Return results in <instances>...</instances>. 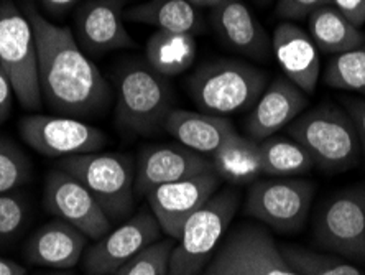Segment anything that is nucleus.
<instances>
[{
	"instance_id": "f257e3e1",
	"label": "nucleus",
	"mask_w": 365,
	"mask_h": 275,
	"mask_svg": "<svg viewBox=\"0 0 365 275\" xmlns=\"http://www.w3.org/2000/svg\"><path fill=\"white\" fill-rule=\"evenodd\" d=\"M24 14L34 26L38 76L46 104L69 117L98 116L110 102V86L68 26L55 25L31 2Z\"/></svg>"
},
{
	"instance_id": "f03ea898",
	"label": "nucleus",
	"mask_w": 365,
	"mask_h": 275,
	"mask_svg": "<svg viewBox=\"0 0 365 275\" xmlns=\"http://www.w3.org/2000/svg\"><path fill=\"white\" fill-rule=\"evenodd\" d=\"M265 88L264 71L227 58L201 64L187 79V91L201 112L221 117L252 109Z\"/></svg>"
},
{
	"instance_id": "7ed1b4c3",
	"label": "nucleus",
	"mask_w": 365,
	"mask_h": 275,
	"mask_svg": "<svg viewBox=\"0 0 365 275\" xmlns=\"http://www.w3.org/2000/svg\"><path fill=\"white\" fill-rule=\"evenodd\" d=\"M239 204V193L234 188H224L197 209L176 239L168 275H200L227 234Z\"/></svg>"
},
{
	"instance_id": "20e7f679",
	"label": "nucleus",
	"mask_w": 365,
	"mask_h": 275,
	"mask_svg": "<svg viewBox=\"0 0 365 275\" xmlns=\"http://www.w3.org/2000/svg\"><path fill=\"white\" fill-rule=\"evenodd\" d=\"M288 137L297 140L314 164L332 171L352 166L362 150L351 116L331 104L294 119L288 126Z\"/></svg>"
},
{
	"instance_id": "39448f33",
	"label": "nucleus",
	"mask_w": 365,
	"mask_h": 275,
	"mask_svg": "<svg viewBox=\"0 0 365 275\" xmlns=\"http://www.w3.org/2000/svg\"><path fill=\"white\" fill-rule=\"evenodd\" d=\"M117 121L122 127L148 136L171 111L173 93L165 76L153 71L147 63H127L115 71Z\"/></svg>"
},
{
	"instance_id": "423d86ee",
	"label": "nucleus",
	"mask_w": 365,
	"mask_h": 275,
	"mask_svg": "<svg viewBox=\"0 0 365 275\" xmlns=\"http://www.w3.org/2000/svg\"><path fill=\"white\" fill-rule=\"evenodd\" d=\"M0 68L12 83L20 104L38 111L43 96L34 26L12 0L0 2Z\"/></svg>"
},
{
	"instance_id": "0eeeda50",
	"label": "nucleus",
	"mask_w": 365,
	"mask_h": 275,
	"mask_svg": "<svg viewBox=\"0 0 365 275\" xmlns=\"http://www.w3.org/2000/svg\"><path fill=\"white\" fill-rule=\"evenodd\" d=\"M60 169L88 188L110 221H125L133 208L135 165L122 154H86L61 159Z\"/></svg>"
},
{
	"instance_id": "6e6552de",
	"label": "nucleus",
	"mask_w": 365,
	"mask_h": 275,
	"mask_svg": "<svg viewBox=\"0 0 365 275\" xmlns=\"http://www.w3.org/2000/svg\"><path fill=\"white\" fill-rule=\"evenodd\" d=\"M200 275H299L280 246L259 226L240 224L227 234Z\"/></svg>"
},
{
	"instance_id": "1a4fd4ad",
	"label": "nucleus",
	"mask_w": 365,
	"mask_h": 275,
	"mask_svg": "<svg viewBox=\"0 0 365 275\" xmlns=\"http://www.w3.org/2000/svg\"><path fill=\"white\" fill-rule=\"evenodd\" d=\"M314 185L299 178L257 180L245 199V214L280 231L294 233L302 229L309 214Z\"/></svg>"
},
{
	"instance_id": "9d476101",
	"label": "nucleus",
	"mask_w": 365,
	"mask_h": 275,
	"mask_svg": "<svg viewBox=\"0 0 365 275\" xmlns=\"http://www.w3.org/2000/svg\"><path fill=\"white\" fill-rule=\"evenodd\" d=\"M19 132L31 149L50 159L94 154L106 145L104 132L69 116H26L19 124Z\"/></svg>"
},
{
	"instance_id": "9b49d317",
	"label": "nucleus",
	"mask_w": 365,
	"mask_h": 275,
	"mask_svg": "<svg viewBox=\"0 0 365 275\" xmlns=\"http://www.w3.org/2000/svg\"><path fill=\"white\" fill-rule=\"evenodd\" d=\"M314 236L337 254L365 261V188H352L329 199L319 213Z\"/></svg>"
},
{
	"instance_id": "f8f14e48",
	"label": "nucleus",
	"mask_w": 365,
	"mask_h": 275,
	"mask_svg": "<svg viewBox=\"0 0 365 275\" xmlns=\"http://www.w3.org/2000/svg\"><path fill=\"white\" fill-rule=\"evenodd\" d=\"M45 204L48 211L64 223L74 226L91 239H101L112 228V221L107 218L98 199L91 195L78 178L61 170L60 166L48 174Z\"/></svg>"
},
{
	"instance_id": "ddd939ff",
	"label": "nucleus",
	"mask_w": 365,
	"mask_h": 275,
	"mask_svg": "<svg viewBox=\"0 0 365 275\" xmlns=\"http://www.w3.org/2000/svg\"><path fill=\"white\" fill-rule=\"evenodd\" d=\"M157 218L152 211H140L127 218L91 247L84 259L89 275H112L162 237Z\"/></svg>"
},
{
	"instance_id": "4468645a",
	"label": "nucleus",
	"mask_w": 365,
	"mask_h": 275,
	"mask_svg": "<svg viewBox=\"0 0 365 275\" xmlns=\"http://www.w3.org/2000/svg\"><path fill=\"white\" fill-rule=\"evenodd\" d=\"M219 186L221 178L212 170L157 186L145 196L163 233L171 239H178L186 221L216 195Z\"/></svg>"
},
{
	"instance_id": "2eb2a0df",
	"label": "nucleus",
	"mask_w": 365,
	"mask_h": 275,
	"mask_svg": "<svg viewBox=\"0 0 365 275\" xmlns=\"http://www.w3.org/2000/svg\"><path fill=\"white\" fill-rule=\"evenodd\" d=\"M211 159L182 145H152L142 149L135 166V191L147 195L153 188L212 171Z\"/></svg>"
},
{
	"instance_id": "dca6fc26",
	"label": "nucleus",
	"mask_w": 365,
	"mask_h": 275,
	"mask_svg": "<svg viewBox=\"0 0 365 275\" xmlns=\"http://www.w3.org/2000/svg\"><path fill=\"white\" fill-rule=\"evenodd\" d=\"M125 0H89L76 14V40L84 51L101 53L133 48L135 41L123 25Z\"/></svg>"
},
{
	"instance_id": "f3484780",
	"label": "nucleus",
	"mask_w": 365,
	"mask_h": 275,
	"mask_svg": "<svg viewBox=\"0 0 365 275\" xmlns=\"http://www.w3.org/2000/svg\"><path fill=\"white\" fill-rule=\"evenodd\" d=\"M272 53L284 78L304 94H313L321 74L319 50L309 34L294 21H282L273 31Z\"/></svg>"
},
{
	"instance_id": "a211bd4d",
	"label": "nucleus",
	"mask_w": 365,
	"mask_h": 275,
	"mask_svg": "<svg viewBox=\"0 0 365 275\" xmlns=\"http://www.w3.org/2000/svg\"><path fill=\"white\" fill-rule=\"evenodd\" d=\"M306 106L308 94L287 78H277L250 109L245 122L247 134L257 142L270 139L302 116Z\"/></svg>"
},
{
	"instance_id": "6ab92c4d",
	"label": "nucleus",
	"mask_w": 365,
	"mask_h": 275,
	"mask_svg": "<svg viewBox=\"0 0 365 275\" xmlns=\"http://www.w3.org/2000/svg\"><path fill=\"white\" fill-rule=\"evenodd\" d=\"M212 26L221 40L240 55L267 59L272 40L242 0H224L212 9Z\"/></svg>"
},
{
	"instance_id": "aec40b11",
	"label": "nucleus",
	"mask_w": 365,
	"mask_h": 275,
	"mask_svg": "<svg viewBox=\"0 0 365 275\" xmlns=\"http://www.w3.org/2000/svg\"><path fill=\"white\" fill-rule=\"evenodd\" d=\"M163 129L182 147L209 159L237 132L229 119L182 109H171Z\"/></svg>"
},
{
	"instance_id": "412c9836",
	"label": "nucleus",
	"mask_w": 365,
	"mask_h": 275,
	"mask_svg": "<svg viewBox=\"0 0 365 275\" xmlns=\"http://www.w3.org/2000/svg\"><path fill=\"white\" fill-rule=\"evenodd\" d=\"M86 237L81 231L64 221H53L36 231L25 246L26 261L35 266L60 269H73L83 257Z\"/></svg>"
},
{
	"instance_id": "4be33fe9",
	"label": "nucleus",
	"mask_w": 365,
	"mask_h": 275,
	"mask_svg": "<svg viewBox=\"0 0 365 275\" xmlns=\"http://www.w3.org/2000/svg\"><path fill=\"white\" fill-rule=\"evenodd\" d=\"M123 19L176 34L197 35L204 29L200 12L187 0H147L125 9Z\"/></svg>"
},
{
	"instance_id": "5701e85b",
	"label": "nucleus",
	"mask_w": 365,
	"mask_h": 275,
	"mask_svg": "<svg viewBox=\"0 0 365 275\" xmlns=\"http://www.w3.org/2000/svg\"><path fill=\"white\" fill-rule=\"evenodd\" d=\"M212 169L221 180L247 185L264 175L260 142L235 132L211 157Z\"/></svg>"
},
{
	"instance_id": "b1692460",
	"label": "nucleus",
	"mask_w": 365,
	"mask_h": 275,
	"mask_svg": "<svg viewBox=\"0 0 365 275\" xmlns=\"http://www.w3.org/2000/svg\"><path fill=\"white\" fill-rule=\"evenodd\" d=\"M197 55L195 35L157 30L145 45V63L165 78L190 69Z\"/></svg>"
},
{
	"instance_id": "393cba45",
	"label": "nucleus",
	"mask_w": 365,
	"mask_h": 275,
	"mask_svg": "<svg viewBox=\"0 0 365 275\" xmlns=\"http://www.w3.org/2000/svg\"><path fill=\"white\" fill-rule=\"evenodd\" d=\"M309 36L319 51L339 55L365 43V34L349 21L334 5L326 4L308 19Z\"/></svg>"
},
{
	"instance_id": "a878e982",
	"label": "nucleus",
	"mask_w": 365,
	"mask_h": 275,
	"mask_svg": "<svg viewBox=\"0 0 365 275\" xmlns=\"http://www.w3.org/2000/svg\"><path fill=\"white\" fill-rule=\"evenodd\" d=\"M264 175L292 178L313 169L314 161L297 140L289 137H270L260 142Z\"/></svg>"
},
{
	"instance_id": "bb28decb",
	"label": "nucleus",
	"mask_w": 365,
	"mask_h": 275,
	"mask_svg": "<svg viewBox=\"0 0 365 275\" xmlns=\"http://www.w3.org/2000/svg\"><path fill=\"white\" fill-rule=\"evenodd\" d=\"M326 86L365 94V43L334 55L324 73Z\"/></svg>"
},
{
	"instance_id": "cd10ccee",
	"label": "nucleus",
	"mask_w": 365,
	"mask_h": 275,
	"mask_svg": "<svg viewBox=\"0 0 365 275\" xmlns=\"http://www.w3.org/2000/svg\"><path fill=\"white\" fill-rule=\"evenodd\" d=\"M283 257L299 275H365L361 269L341 259L302 249V247H280Z\"/></svg>"
},
{
	"instance_id": "c85d7f7f",
	"label": "nucleus",
	"mask_w": 365,
	"mask_h": 275,
	"mask_svg": "<svg viewBox=\"0 0 365 275\" xmlns=\"http://www.w3.org/2000/svg\"><path fill=\"white\" fill-rule=\"evenodd\" d=\"M173 242L160 239L148 246L147 249L130 259L127 264L112 275H168L170 256L173 251Z\"/></svg>"
},
{
	"instance_id": "c756f323",
	"label": "nucleus",
	"mask_w": 365,
	"mask_h": 275,
	"mask_svg": "<svg viewBox=\"0 0 365 275\" xmlns=\"http://www.w3.org/2000/svg\"><path fill=\"white\" fill-rule=\"evenodd\" d=\"M30 164L17 145L0 137V195L14 191L29 180Z\"/></svg>"
},
{
	"instance_id": "7c9ffc66",
	"label": "nucleus",
	"mask_w": 365,
	"mask_h": 275,
	"mask_svg": "<svg viewBox=\"0 0 365 275\" xmlns=\"http://www.w3.org/2000/svg\"><path fill=\"white\" fill-rule=\"evenodd\" d=\"M29 218V204L21 196L5 193L0 195V241L17 236Z\"/></svg>"
},
{
	"instance_id": "2f4dec72",
	"label": "nucleus",
	"mask_w": 365,
	"mask_h": 275,
	"mask_svg": "<svg viewBox=\"0 0 365 275\" xmlns=\"http://www.w3.org/2000/svg\"><path fill=\"white\" fill-rule=\"evenodd\" d=\"M329 0H277V15L283 21L306 20Z\"/></svg>"
},
{
	"instance_id": "473e14b6",
	"label": "nucleus",
	"mask_w": 365,
	"mask_h": 275,
	"mask_svg": "<svg viewBox=\"0 0 365 275\" xmlns=\"http://www.w3.org/2000/svg\"><path fill=\"white\" fill-rule=\"evenodd\" d=\"M329 4L359 29L365 24V0H329Z\"/></svg>"
},
{
	"instance_id": "72a5a7b5",
	"label": "nucleus",
	"mask_w": 365,
	"mask_h": 275,
	"mask_svg": "<svg viewBox=\"0 0 365 275\" xmlns=\"http://www.w3.org/2000/svg\"><path fill=\"white\" fill-rule=\"evenodd\" d=\"M346 112L351 116L354 126H356L361 147L365 152V101L364 99H349L346 101Z\"/></svg>"
},
{
	"instance_id": "f704fd0d",
	"label": "nucleus",
	"mask_w": 365,
	"mask_h": 275,
	"mask_svg": "<svg viewBox=\"0 0 365 275\" xmlns=\"http://www.w3.org/2000/svg\"><path fill=\"white\" fill-rule=\"evenodd\" d=\"M14 88L7 74L4 73V69L0 68V124H4L10 116L14 104Z\"/></svg>"
},
{
	"instance_id": "c9c22d12",
	"label": "nucleus",
	"mask_w": 365,
	"mask_h": 275,
	"mask_svg": "<svg viewBox=\"0 0 365 275\" xmlns=\"http://www.w3.org/2000/svg\"><path fill=\"white\" fill-rule=\"evenodd\" d=\"M40 2L43 7L48 10V12L60 15L71 9L73 5L78 2V0H40Z\"/></svg>"
},
{
	"instance_id": "e433bc0d",
	"label": "nucleus",
	"mask_w": 365,
	"mask_h": 275,
	"mask_svg": "<svg viewBox=\"0 0 365 275\" xmlns=\"http://www.w3.org/2000/svg\"><path fill=\"white\" fill-rule=\"evenodd\" d=\"M0 275H26V272L17 262L0 257Z\"/></svg>"
},
{
	"instance_id": "4c0bfd02",
	"label": "nucleus",
	"mask_w": 365,
	"mask_h": 275,
	"mask_svg": "<svg viewBox=\"0 0 365 275\" xmlns=\"http://www.w3.org/2000/svg\"><path fill=\"white\" fill-rule=\"evenodd\" d=\"M187 2L195 5V7H209V9H214L216 5H219L224 0H187Z\"/></svg>"
},
{
	"instance_id": "58836bf2",
	"label": "nucleus",
	"mask_w": 365,
	"mask_h": 275,
	"mask_svg": "<svg viewBox=\"0 0 365 275\" xmlns=\"http://www.w3.org/2000/svg\"><path fill=\"white\" fill-rule=\"evenodd\" d=\"M55 275H69V274H55Z\"/></svg>"
}]
</instances>
